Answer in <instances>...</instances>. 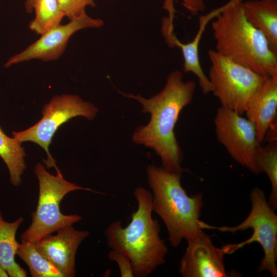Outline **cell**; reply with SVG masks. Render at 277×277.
<instances>
[{"instance_id": "9c48e42d", "label": "cell", "mask_w": 277, "mask_h": 277, "mask_svg": "<svg viewBox=\"0 0 277 277\" xmlns=\"http://www.w3.org/2000/svg\"><path fill=\"white\" fill-rule=\"evenodd\" d=\"M219 142L231 157L252 173L258 174V143L254 124L235 111L221 106L214 118Z\"/></svg>"}, {"instance_id": "6da1fadb", "label": "cell", "mask_w": 277, "mask_h": 277, "mask_svg": "<svg viewBox=\"0 0 277 277\" xmlns=\"http://www.w3.org/2000/svg\"><path fill=\"white\" fill-rule=\"evenodd\" d=\"M183 77L181 71H172L162 90L150 98L118 91L139 102L142 112L150 115L147 125L135 129L132 141L153 150L160 157L163 168L180 174L185 169L181 166L183 152L175 136L174 127L182 110L192 102L196 88L195 81L184 82Z\"/></svg>"}, {"instance_id": "8fae6325", "label": "cell", "mask_w": 277, "mask_h": 277, "mask_svg": "<svg viewBox=\"0 0 277 277\" xmlns=\"http://www.w3.org/2000/svg\"><path fill=\"white\" fill-rule=\"evenodd\" d=\"M165 6L169 11V16L163 18L162 25V32L166 43L170 48L177 47L181 49L184 58V72L192 73L197 77L203 93L207 94L211 92V85L208 76L205 74L200 61L199 44L207 25L221 12L224 5L199 17L197 33L191 42L187 43L181 42L174 32L173 23L175 10L173 3H167Z\"/></svg>"}, {"instance_id": "7402d4cb", "label": "cell", "mask_w": 277, "mask_h": 277, "mask_svg": "<svg viewBox=\"0 0 277 277\" xmlns=\"http://www.w3.org/2000/svg\"><path fill=\"white\" fill-rule=\"evenodd\" d=\"M109 259L115 262L118 265L122 277H134L131 262L129 258L123 252L112 249L108 255Z\"/></svg>"}, {"instance_id": "ac0fdd59", "label": "cell", "mask_w": 277, "mask_h": 277, "mask_svg": "<svg viewBox=\"0 0 277 277\" xmlns=\"http://www.w3.org/2000/svg\"><path fill=\"white\" fill-rule=\"evenodd\" d=\"M33 10L35 17L29 28L41 35L60 24L65 16L58 0H33Z\"/></svg>"}, {"instance_id": "52a82bcc", "label": "cell", "mask_w": 277, "mask_h": 277, "mask_svg": "<svg viewBox=\"0 0 277 277\" xmlns=\"http://www.w3.org/2000/svg\"><path fill=\"white\" fill-rule=\"evenodd\" d=\"M208 54L211 63L208 77L212 86L211 92L219 99L222 106L242 115L251 96L267 77L214 50H208Z\"/></svg>"}, {"instance_id": "d4e9b609", "label": "cell", "mask_w": 277, "mask_h": 277, "mask_svg": "<svg viewBox=\"0 0 277 277\" xmlns=\"http://www.w3.org/2000/svg\"><path fill=\"white\" fill-rule=\"evenodd\" d=\"M0 276L1 277L9 276L7 273L2 268L1 266H0Z\"/></svg>"}, {"instance_id": "d6986e66", "label": "cell", "mask_w": 277, "mask_h": 277, "mask_svg": "<svg viewBox=\"0 0 277 277\" xmlns=\"http://www.w3.org/2000/svg\"><path fill=\"white\" fill-rule=\"evenodd\" d=\"M16 255L28 266L32 277H64L52 263L37 250L33 243H19Z\"/></svg>"}, {"instance_id": "2e32d148", "label": "cell", "mask_w": 277, "mask_h": 277, "mask_svg": "<svg viewBox=\"0 0 277 277\" xmlns=\"http://www.w3.org/2000/svg\"><path fill=\"white\" fill-rule=\"evenodd\" d=\"M23 222L22 216L12 222L5 221L0 209V266L10 277L28 276L26 271L15 259L19 244L16 240V234Z\"/></svg>"}, {"instance_id": "9a60e30c", "label": "cell", "mask_w": 277, "mask_h": 277, "mask_svg": "<svg viewBox=\"0 0 277 277\" xmlns=\"http://www.w3.org/2000/svg\"><path fill=\"white\" fill-rule=\"evenodd\" d=\"M243 7L248 21L264 34L277 54V0H248Z\"/></svg>"}, {"instance_id": "ba28073f", "label": "cell", "mask_w": 277, "mask_h": 277, "mask_svg": "<svg viewBox=\"0 0 277 277\" xmlns=\"http://www.w3.org/2000/svg\"><path fill=\"white\" fill-rule=\"evenodd\" d=\"M98 111V108L93 104L84 101L77 95H56L44 106L43 117L36 124L26 130L12 132V134L21 144L30 141L41 146L47 154V160L45 162L48 168H56L55 161L49 151V147L58 128L76 116L92 120Z\"/></svg>"}, {"instance_id": "cb8c5ba5", "label": "cell", "mask_w": 277, "mask_h": 277, "mask_svg": "<svg viewBox=\"0 0 277 277\" xmlns=\"http://www.w3.org/2000/svg\"><path fill=\"white\" fill-rule=\"evenodd\" d=\"M33 0H26L25 3V9L27 13L32 12Z\"/></svg>"}, {"instance_id": "e0dca14e", "label": "cell", "mask_w": 277, "mask_h": 277, "mask_svg": "<svg viewBox=\"0 0 277 277\" xmlns=\"http://www.w3.org/2000/svg\"><path fill=\"white\" fill-rule=\"evenodd\" d=\"M24 148L14 137L6 135L0 127V157L7 166L10 181L14 186L22 183V175L26 168Z\"/></svg>"}, {"instance_id": "5b68a950", "label": "cell", "mask_w": 277, "mask_h": 277, "mask_svg": "<svg viewBox=\"0 0 277 277\" xmlns=\"http://www.w3.org/2000/svg\"><path fill=\"white\" fill-rule=\"evenodd\" d=\"M55 169L56 175H53L41 163H37L34 167L39 184L38 202L35 210L32 213L31 224L21 235V242L34 243L81 221L82 217L78 214H64L61 212L62 200L66 194L75 190L95 192L66 180L57 167Z\"/></svg>"}, {"instance_id": "277c9868", "label": "cell", "mask_w": 277, "mask_h": 277, "mask_svg": "<svg viewBox=\"0 0 277 277\" xmlns=\"http://www.w3.org/2000/svg\"><path fill=\"white\" fill-rule=\"evenodd\" d=\"M148 183L152 190V210L164 223L173 247L206 234L199 224L203 207V194L189 196L181 183L182 174L170 172L162 166L147 167Z\"/></svg>"}, {"instance_id": "603a6c76", "label": "cell", "mask_w": 277, "mask_h": 277, "mask_svg": "<svg viewBox=\"0 0 277 277\" xmlns=\"http://www.w3.org/2000/svg\"><path fill=\"white\" fill-rule=\"evenodd\" d=\"M182 4L192 15H196L206 9L204 0H182Z\"/></svg>"}, {"instance_id": "4fadbf2b", "label": "cell", "mask_w": 277, "mask_h": 277, "mask_svg": "<svg viewBox=\"0 0 277 277\" xmlns=\"http://www.w3.org/2000/svg\"><path fill=\"white\" fill-rule=\"evenodd\" d=\"M187 247L180 264L183 277L227 276L222 248L216 247L205 234L187 240Z\"/></svg>"}, {"instance_id": "7c38bea8", "label": "cell", "mask_w": 277, "mask_h": 277, "mask_svg": "<svg viewBox=\"0 0 277 277\" xmlns=\"http://www.w3.org/2000/svg\"><path fill=\"white\" fill-rule=\"evenodd\" d=\"M55 234H49L34 243L37 250L52 263L64 277L75 275V257L81 243L89 235L86 230L67 225Z\"/></svg>"}, {"instance_id": "44dd1931", "label": "cell", "mask_w": 277, "mask_h": 277, "mask_svg": "<svg viewBox=\"0 0 277 277\" xmlns=\"http://www.w3.org/2000/svg\"><path fill=\"white\" fill-rule=\"evenodd\" d=\"M60 6L69 20L81 16L86 13V7H95L94 0H58Z\"/></svg>"}, {"instance_id": "7a4b0ae2", "label": "cell", "mask_w": 277, "mask_h": 277, "mask_svg": "<svg viewBox=\"0 0 277 277\" xmlns=\"http://www.w3.org/2000/svg\"><path fill=\"white\" fill-rule=\"evenodd\" d=\"M134 196L137 208L131 215V222L124 227L121 221H115L104 234L110 248L129 258L134 276L146 277L165 263L168 248L160 236L158 221L152 216V193L139 186L135 189Z\"/></svg>"}, {"instance_id": "8992f818", "label": "cell", "mask_w": 277, "mask_h": 277, "mask_svg": "<svg viewBox=\"0 0 277 277\" xmlns=\"http://www.w3.org/2000/svg\"><path fill=\"white\" fill-rule=\"evenodd\" d=\"M252 208L246 219L234 227H216L200 220L201 228L216 229L222 232L234 233L236 231L252 228L253 232L247 240L234 244H227L222 248L225 254H232L245 245L253 242L259 243L264 253L258 267V271H268L273 277L277 276V215L266 201L264 192L254 188L250 193Z\"/></svg>"}, {"instance_id": "30bf717a", "label": "cell", "mask_w": 277, "mask_h": 277, "mask_svg": "<svg viewBox=\"0 0 277 277\" xmlns=\"http://www.w3.org/2000/svg\"><path fill=\"white\" fill-rule=\"evenodd\" d=\"M104 22L87 13L70 20L65 25L61 24L41 35L35 42L21 52L11 56L5 63V68L32 60L45 62L58 60L64 53L70 37L77 31L86 28H98Z\"/></svg>"}, {"instance_id": "ffe728a7", "label": "cell", "mask_w": 277, "mask_h": 277, "mask_svg": "<svg viewBox=\"0 0 277 277\" xmlns=\"http://www.w3.org/2000/svg\"><path fill=\"white\" fill-rule=\"evenodd\" d=\"M257 164L259 173H265L270 180L271 191L268 203L275 210L277 207V143L268 142L257 149Z\"/></svg>"}, {"instance_id": "5bb4252c", "label": "cell", "mask_w": 277, "mask_h": 277, "mask_svg": "<svg viewBox=\"0 0 277 277\" xmlns=\"http://www.w3.org/2000/svg\"><path fill=\"white\" fill-rule=\"evenodd\" d=\"M276 112L277 77H266L251 96L245 111L247 118L255 127L260 145L276 121Z\"/></svg>"}, {"instance_id": "3957f363", "label": "cell", "mask_w": 277, "mask_h": 277, "mask_svg": "<svg viewBox=\"0 0 277 277\" xmlns=\"http://www.w3.org/2000/svg\"><path fill=\"white\" fill-rule=\"evenodd\" d=\"M244 0H230L211 23L215 51L265 77H277V54L247 19Z\"/></svg>"}]
</instances>
